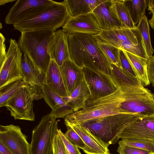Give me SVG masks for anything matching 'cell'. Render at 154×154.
Instances as JSON below:
<instances>
[{"label": "cell", "mask_w": 154, "mask_h": 154, "mask_svg": "<svg viewBox=\"0 0 154 154\" xmlns=\"http://www.w3.org/2000/svg\"><path fill=\"white\" fill-rule=\"evenodd\" d=\"M70 59L79 67L101 72L111 76L110 64L92 35L76 33L68 35Z\"/></svg>", "instance_id": "obj_1"}, {"label": "cell", "mask_w": 154, "mask_h": 154, "mask_svg": "<svg viewBox=\"0 0 154 154\" xmlns=\"http://www.w3.org/2000/svg\"><path fill=\"white\" fill-rule=\"evenodd\" d=\"M124 99L121 87L112 94L95 99H88L79 110L66 116L64 121L82 123L118 114H124L120 108Z\"/></svg>", "instance_id": "obj_2"}, {"label": "cell", "mask_w": 154, "mask_h": 154, "mask_svg": "<svg viewBox=\"0 0 154 154\" xmlns=\"http://www.w3.org/2000/svg\"><path fill=\"white\" fill-rule=\"evenodd\" d=\"M55 31L53 29L23 31L17 42L21 51L45 75L51 60L48 44Z\"/></svg>", "instance_id": "obj_3"}, {"label": "cell", "mask_w": 154, "mask_h": 154, "mask_svg": "<svg viewBox=\"0 0 154 154\" xmlns=\"http://www.w3.org/2000/svg\"><path fill=\"white\" fill-rule=\"evenodd\" d=\"M69 16L65 3L54 1L42 11L14 24V29L20 32L48 29L55 31L63 26Z\"/></svg>", "instance_id": "obj_4"}, {"label": "cell", "mask_w": 154, "mask_h": 154, "mask_svg": "<svg viewBox=\"0 0 154 154\" xmlns=\"http://www.w3.org/2000/svg\"><path fill=\"white\" fill-rule=\"evenodd\" d=\"M132 115L116 114L79 123L108 147L118 141L123 131L131 121Z\"/></svg>", "instance_id": "obj_5"}, {"label": "cell", "mask_w": 154, "mask_h": 154, "mask_svg": "<svg viewBox=\"0 0 154 154\" xmlns=\"http://www.w3.org/2000/svg\"><path fill=\"white\" fill-rule=\"evenodd\" d=\"M42 98L41 88L24 82L5 106L15 120L35 121L33 101Z\"/></svg>", "instance_id": "obj_6"}, {"label": "cell", "mask_w": 154, "mask_h": 154, "mask_svg": "<svg viewBox=\"0 0 154 154\" xmlns=\"http://www.w3.org/2000/svg\"><path fill=\"white\" fill-rule=\"evenodd\" d=\"M120 87L124 97L120 108L124 114L140 116L154 114V98L149 90L144 87Z\"/></svg>", "instance_id": "obj_7"}, {"label": "cell", "mask_w": 154, "mask_h": 154, "mask_svg": "<svg viewBox=\"0 0 154 154\" xmlns=\"http://www.w3.org/2000/svg\"><path fill=\"white\" fill-rule=\"evenodd\" d=\"M50 113L43 116L32 131L30 154H49L59 120Z\"/></svg>", "instance_id": "obj_8"}, {"label": "cell", "mask_w": 154, "mask_h": 154, "mask_svg": "<svg viewBox=\"0 0 154 154\" xmlns=\"http://www.w3.org/2000/svg\"><path fill=\"white\" fill-rule=\"evenodd\" d=\"M96 39L129 52L134 45H143L141 34L136 27L122 28L101 30Z\"/></svg>", "instance_id": "obj_9"}, {"label": "cell", "mask_w": 154, "mask_h": 154, "mask_svg": "<svg viewBox=\"0 0 154 154\" xmlns=\"http://www.w3.org/2000/svg\"><path fill=\"white\" fill-rule=\"evenodd\" d=\"M22 53L17 43L11 38L6 59L0 69V88L17 80L23 79Z\"/></svg>", "instance_id": "obj_10"}, {"label": "cell", "mask_w": 154, "mask_h": 154, "mask_svg": "<svg viewBox=\"0 0 154 154\" xmlns=\"http://www.w3.org/2000/svg\"><path fill=\"white\" fill-rule=\"evenodd\" d=\"M84 79L90 93L89 99H95L110 94L119 87L111 77L101 72L82 68Z\"/></svg>", "instance_id": "obj_11"}, {"label": "cell", "mask_w": 154, "mask_h": 154, "mask_svg": "<svg viewBox=\"0 0 154 154\" xmlns=\"http://www.w3.org/2000/svg\"><path fill=\"white\" fill-rule=\"evenodd\" d=\"M154 98V94H153ZM142 139L154 142V114L148 116L133 115L119 139Z\"/></svg>", "instance_id": "obj_12"}, {"label": "cell", "mask_w": 154, "mask_h": 154, "mask_svg": "<svg viewBox=\"0 0 154 154\" xmlns=\"http://www.w3.org/2000/svg\"><path fill=\"white\" fill-rule=\"evenodd\" d=\"M54 1L51 0H18L10 9L6 16L5 22L13 25L42 11Z\"/></svg>", "instance_id": "obj_13"}, {"label": "cell", "mask_w": 154, "mask_h": 154, "mask_svg": "<svg viewBox=\"0 0 154 154\" xmlns=\"http://www.w3.org/2000/svg\"><path fill=\"white\" fill-rule=\"evenodd\" d=\"M0 141L13 154H30V144L27 137L18 126L11 124L0 125Z\"/></svg>", "instance_id": "obj_14"}, {"label": "cell", "mask_w": 154, "mask_h": 154, "mask_svg": "<svg viewBox=\"0 0 154 154\" xmlns=\"http://www.w3.org/2000/svg\"><path fill=\"white\" fill-rule=\"evenodd\" d=\"M62 28L68 35L76 33L96 35L101 30L97 20L92 12L75 17L69 16Z\"/></svg>", "instance_id": "obj_15"}, {"label": "cell", "mask_w": 154, "mask_h": 154, "mask_svg": "<svg viewBox=\"0 0 154 154\" xmlns=\"http://www.w3.org/2000/svg\"><path fill=\"white\" fill-rule=\"evenodd\" d=\"M68 35L62 29L55 31L48 44V51L51 60L59 66L70 59L68 41Z\"/></svg>", "instance_id": "obj_16"}, {"label": "cell", "mask_w": 154, "mask_h": 154, "mask_svg": "<svg viewBox=\"0 0 154 154\" xmlns=\"http://www.w3.org/2000/svg\"><path fill=\"white\" fill-rule=\"evenodd\" d=\"M79 135L86 146V154H109L108 147L102 141L92 134L86 128L77 122L64 121Z\"/></svg>", "instance_id": "obj_17"}, {"label": "cell", "mask_w": 154, "mask_h": 154, "mask_svg": "<svg viewBox=\"0 0 154 154\" xmlns=\"http://www.w3.org/2000/svg\"><path fill=\"white\" fill-rule=\"evenodd\" d=\"M41 88L42 98L51 109L50 114L55 118H65L74 112L63 97L53 91L45 84Z\"/></svg>", "instance_id": "obj_18"}, {"label": "cell", "mask_w": 154, "mask_h": 154, "mask_svg": "<svg viewBox=\"0 0 154 154\" xmlns=\"http://www.w3.org/2000/svg\"><path fill=\"white\" fill-rule=\"evenodd\" d=\"M59 67L64 85L70 96L84 79L82 68L70 59L64 61Z\"/></svg>", "instance_id": "obj_19"}, {"label": "cell", "mask_w": 154, "mask_h": 154, "mask_svg": "<svg viewBox=\"0 0 154 154\" xmlns=\"http://www.w3.org/2000/svg\"><path fill=\"white\" fill-rule=\"evenodd\" d=\"M111 0L98 6L92 12L96 17L101 30L124 28L111 8Z\"/></svg>", "instance_id": "obj_20"}, {"label": "cell", "mask_w": 154, "mask_h": 154, "mask_svg": "<svg viewBox=\"0 0 154 154\" xmlns=\"http://www.w3.org/2000/svg\"><path fill=\"white\" fill-rule=\"evenodd\" d=\"M23 80L31 85L42 88L45 83L46 75L24 54L21 60Z\"/></svg>", "instance_id": "obj_21"}, {"label": "cell", "mask_w": 154, "mask_h": 154, "mask_svg": "<svg viewBox=\"0 0 154 154\" xmlns=\"http://www.w3.org/2000/svg\"><path fill=\"white\" fill-rule=\"evenodd\" d=\"M45 84L63 97H69L64 85L59 66L51 60L45 74Z\"/></svg>", "instance_id": "obj_22"}, {"label": "cell", "mask_w": 154, "mask_h": 154, "mask_svg": "<svg viewBox=\"0 0 154 154\" xmlns=\"http://www.w3.org/2000/svg\"><path fill=\"white\" fill-rule=\"evenodd\" d=\"M107 0H65L69 16L75 17L92 12L99 5Z\"/></svg>", "instance_id": "obj_23"}, {"label": "cell", "mask_w": 154, "mask_h": 154, "mask_svg": "<svg viewBox=\"0 0 154 154\" xmlns=\"http://www.w3.org/2000/svg\"><path fill=\"white\" fill-rule=\"evenodd\" d=\"M90 97V91L84 79L70 96L63 98L75 112L79 110L84 106Z\"/></svg>", "instance_id": "obj_24"}, {"label": "cell", "mask_w": 154, "mask_h": 154, "mask_svg": "<svg viewBox=\"0 0 154 154\" xmlns=\"http://www.w3.org/2000/svg\"><path fill=\"white\" fill-rule=\"evenodd\" d=\"M111 77L119 87H135L143 88L139 79L121 67L110 64Z\"/></svg>", "instance_id": "obj_25"}, {"label": "cell", "mask_w": 154, "mask_h": 154, "mask_svg": "<svg viewBox=\"0 0 154 154\" xmlns=\"http://www.w3.org/2000/svg\"><path fill=\"white\" fill-rule=\"evenodd\" d=\"M125 51L137 77L141 84L145 86L149 85L150 83L147 70L148 60L128 52Z\"/></svg>", "instance_id": "obj_26"}, {"label": "cell", "mask_w": 154, "mask_h": 154, "mask_svg": "<svg viewBox=\"0 0 154 154\" xmlns=\"http://www.w3.org/2000/svg\"><path fill=\"white\" fill-rule=\"evenodd\" d=\"M111 8L124 28L136 27L128 9L122 0H111Z\"/></svg>", "instance_id": "obj_27"}, {"label": "cell", "mask_w": 154, "mask_h": 154, "mask_svg": "<svg viewBox=\"0 0 154 154\" xmlns=\"http://www.w3.org/2000/svg\"><path fill=\"white\" fill-rule=\"evenodd\" d=\"M128 8L131 18L136 25L145 15V10L148 6V1L146 0H123Z\"/></svg>", "instance_id": "obj_28"}, {"label": "cell", "mask_w": 154, "mask_h": 154, "mask_svg": "<svg viewBox=\"0 0 154 154\" xmlns=\"http://www.w3.org/2000/svg\"><path fill=\"white\" fill-rule=\"evenodd\" d=\"M136 27L141 34L145 48L149 59L153 56L154 49L151 42L149 23L145 15L141 17Z\"/></svg>", "instance_id": "obj_29"}, {"label": "cell", "mask_w": 154, "mask_h": 154, "mask_svg": "<svg viewBox=\"0 0 154 154\" xmlns=\"http://www.w3.org/2000/svg\"><path fill=\"white\" fill-rule=\"evenodd\" d=\"M24 83L23 79H19L0 88V107L5 106L7 102L16 94Z\"/></svg>", "instance_id": "obj_30"}, {"label": "cell", "mask_w": 154, "mask_h": 154, "mask_svg": "<svg viewBox=\"0 0 154 154\" xmlns=\"http://www.w3.org/2000/svg\"><path fill=\"white\" fill-rule=\"evenodd\" d=\"M97 41L98 47L109 63L121 67L119 59L120 49L108 44L97 40Z\"/></svg>", "instance_id": "obj_31"}, {"label": "cell", "mask_w": 154, "mask_h": 154, "mask_svg": "<svg viewBox=\"0 0 154 154\" xmlns=\"http://www.w3.org/2000/svg\"><path fill=\"white\" fill-rule=\"evenodd\" d=\"M122 144L133 147L154 153V142L142 139L123 138L118 142Z\"/></svg>", "instance_id": "obj_32"}, {"label": "cell", "mask_w": 154, "mask_h": 154, "mask_svg": "<svg viewBox=\"0 0 154 154\" xmlns=\"http://www.w3.org/2000/svg\"><path fill=\"white\" fill-rule=\"evenodd\" d=\"M67 130L64 135L67 140L72 145L82 149L84 152L86 146L77 133L70 126H66Z\"/></svg>", "instance_id": "obj_33"}, {"label": "cell", "mask_w": 154, "mask_h": 154, "mask_svg": "<svg viewBox=\"0 0 154 154\" xmlns=\"http://www.w3.org/2000/svg\"><path fill=\"white\" fill-rule=\"evenodd\" d=\"M53 154H69L57 130L52 141Z\"/></svg>", "instance_id": "obj_34"}, {"label": "cell", "mask_w": 154, "mask_h": 154, "mask_svg": "<svg viewBox=\"0 0 154 154\" xmlns=\"http://www.w3.org/2000/svg\"><path fill=\"white\" fill-rule=\"evenodd\" d=\"M119 59L121 68L137 77L125 51L122 49H120Z\"/></svg>", "instance_id": "obj_35"}, {"label": "cell", "mask_w": 154, "mask_h": 154, "mask_svg": "<svg viewBox=\"0 0 154 154\" xmlns=\"http://www.w3.org/2000/svg\"><path fill=\"white\" fill-rule=\"evenodd\" d=\"M117 152L119 154H149L150 152L138 148L119 144Z\"/></svg>", "instance_id": "obj_36"}, {"label": "cell", "mask_w": 154, "mask_h": 154, "mask_svg": "<svg viewBox=\"0 0 154 154\" xmlns=\"http://www.w3.org/2000/svg\"><path fill=\"white\" fill-rule=\"evenodd\" d=\"M57 131L60 136L69 154H81L79 148L72 145L66 138L64 133L60 129H58Z\"/></svg>", "instance_id": "obj_37"}, {"label": "cell", "mask_w": 154, "mask_h": 154, "mask_svg": "<svg viewBox=\"0 0 154 154\" xmlns=\"http://www.w3.org/2000/svg\"><path fill=\"white\" fill-rule=\"evenodd\" d=\"M147 70L149 82L154 87V56H152L148 60Z\"/></svg>", "instance_id": "obj_38"}, {"label": "cell", "mask_w": 154, "mask_h": 154, "mask_svg": "<svg viewBox=\"0 0 154 154\" xmlns=\"http://www.w3.org/2000/svg\"><path fill=\"white\" fill-rule=\"evenodd\" d=\"M5 39L3 35L0 33V66H1L4 62L6 57V46L5 44Z\"/></svg>", "instance_id": "obj_39"}, {"label": "cell", "mask_w": 154, "mask_h": 154, "mask_svg": "<svg viewBox=\"0 0 154 154\" xmlns=\"http://www.w3.org/2000/svg\"><path fill=\"white\" fill-rule=\"evenodd\" d=\"M0 152L4 154H13L1 141H0Z\"/></svg>", "instance_id": "obj_40"}, {"label": "cell", "mask_w": 154, "mask_h": 154, "mask_svg": "<svg viewBox=\"0 0 154 154\" xmlns=\"http://www.w3.org/2000/svg\"><path fill=\"white\" fill-rule=\"evenodd\" d=\"M148 10L150 11L149 14H154V0L148 1Z\"/></svg>", "instance_id": "obj_41"}, {"label": "cell", "mask_w": 154, "mask_h": 154, "mask_svg": "<svg viewBox=\"0 0 154 154\" xmlns=\"http://www.w3.org/2000/svg\"><path fill=\"white\" fill-rule=\"evenodd\" d=\"M149 23L154 30V14H152L151 18L149 21Z\"/></svg>", "instance_id": "obj_42"}, {"label": "cell", "mask_w": 154, "mask_h": 154, "mask_svg": "<svg viewBox=\"0 0 154 154\" xmlns=\"http://www.w3.org/2000/svg\"><path fill=\"white\" fill-rule=\"evenodd\" d=\"M15 1V0H0V5H4L6 3L11 2Z\"/></svg>", "instance_id": "obj_43"}, {"label": "cell", "mask_w": 154, "mask_h": 154, "mask_svg": "<svg viewBox=\"0 0 154 154\" xmlns=\"http://www.w3.org/2000/svg\"><path fill=\"white\" fill-rule=\"evenodd\" d=\"M49 154H53L52 145L50 150Z\"/></svg>", "instance_id": "obj_44"}, {"label": "cell", "mask_w": 154, "mask_h": 154, "mask_svg": "<svg viewBox=\"0 0 154 154\" xmlns=\"http://www.w3.org/2000/svg\"><path fill=\"white\" fill-rule=\"evenodd\" d=\"M149 154H154V153L152 152H150Z\"/></svg>", "instance_id": "obj_45"}, {"label": "cell", "mask_w": 154, "mask_h": 154, "mask_svg": "<svg viewBox=\"0 0 154 154\" xmlns=\"http://www.w3.org/2000/svg\"><path fill=\"white\" fill-rule=\"evenodd\" d=\"M2 24L1 23H0V29H1V28H2Z\"/></svg>", "instance_id": "obj_46"}, {"label": "cell", "mask_w": 154, "mask_h": 154, "mask_svg": "<svg viewBox=\"0 0 154 154\" xmlns=\"http://www.w3.org/2000/svg\"><path fill=\"white\" fill-rule=\"evenodd\" d=\"M0 154H4L0 152Z\"/></svg>", "instance_id": "obj_47"}, {"label": "cell", "mask_w": 154, "mask_h": 154, "mask_svg": "<svg viewBox=\"0 0 154 154\" xmlns=\"http://www.w3.org/2000/svg\"><path fill=\"white\" fill-rule=\"evenodd\" d=\"M109 154H111L110 153Z\"/></svg>", "instance_id": "obj_48"}]
</instances>
